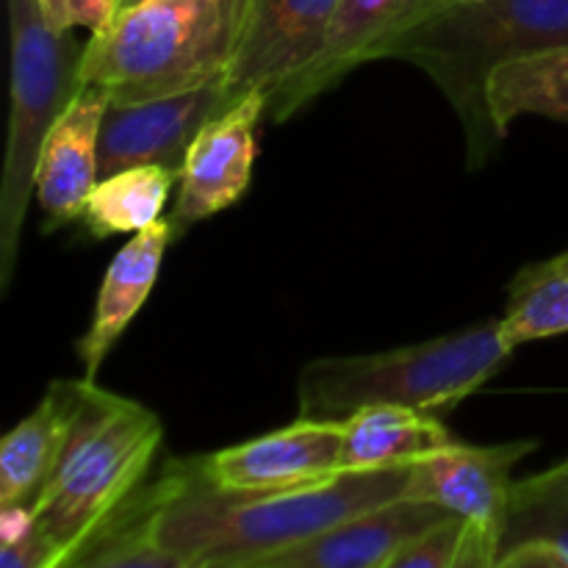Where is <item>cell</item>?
Wrapping results in <instances>:
<instances>
[{
	"instance_id": "1",
	"label": "cell",
	"mask_w": 568,
	"mask_h": 568,
	"mask_svg": "<svg viewBox=\"0 0 568 568\" xmlns=\"http://www.w3.org/2000/svg\"><path fill=\"white\" fill-rule=\"evenodd\" d=\"M414 466L342 471L277 494L216 491L194 460L155 477L150 536L194 568L244 566L292 549L342 521L405 499Z\"/></svg>"
},
{
	"instance_id": "2",
	"label": "cell",
	"mask_w": 568,
	"mask_h": 568,
	"mask_svg": "<svg viewBox=\"0 0 568 568\" xmlns=\"http://www.w3.org/2000/svg\"><path fill=\"white\" fill-rule=\"evenodd\" d=\"M558 48H568V0H447L394 37L381 59L433 78L464 125L469 166L480 170L503 139L488 111V78Z\"/></svg>"
},
{
	"instance_id": "3",
	"label": "cell",
	"mask_w": 568,
	"mask_h": 568,
	"mask_svg": "<svg viewBox=\"0 0 568 568\" xmlns=\"http://www.w3.org/2000/svg\"><path fill=\"white\" fill-rule=\"evenodd\" d=\"M253 0H139L114 11L83 48V83L114 103H142L220 81Z\"/></svg>"
},
{
	"instance_id": "4",
	"label": "cell",
	"mask_w": 568,
	"mask_h": 568,
	"mask_svg": "<svg viewBox=\"0 0 568 568\" xmlns=\"http://www.w3.org/2000/svg\"><path fill=\"white\" fill-rule=\"evenodd\" d=\"M514 355L499 320L410 347L311 361L297 383L303 419L344 422L372 405L444 416L486 386Z\"/></svg>"
},
{
	"instance_id": "5",
	"label": "cell",
	"mask_w": 568,
	"mask_h": 568,
	"mask_svg": "<svg viewBox=\"0 0 568 568\" xmlns=\"http://www.w3.org/2000/svg\"><path fill=\"white\" fill-rule=\"evenodd\" d=\"M161 442L153 410L89 383L64 453L33 503L37 527L67 560L136 497Z\"/></svg>"
},
{
	"instance_id": "6",
	"label": "cell",
	"mask_w": 568,
	"mask_h": 568,
	"mask_svg": "<svg viewBox=\"0 0 568 568\" xmlns=\"http://www.w3.org/2000/svg\"><path fill=\"white\" fill-rule=\"evenodd\" d=\"M9 136L0 178V294L9 292L42 144L83 89V48L55 28L39 0H9Z\"/></svg>"
},
{
	"instance_id": "7",
	"label": "cell",
	"mask_w": 568,
	"mask_h": 568,
	"mask_svg": "<svg viewBox=\"0 0 568 568\" xmlns=\"http://www.w3.org/2000/svg\"><path fill=\"white\" fill-rule=\"evenodd\" d=\"M344 422L303 419L194 460L216 491L277 494L342 475Z\"/></svg>"
},
{
	"instance_id": "8",
	"label": "cell",
	"mask_w": 568,
	"mask_h": 568,
	"mask_svg": "<svg viewBox=\"0 0 568 568\" xmlns=\"http://www.w3.org/2000/svg\"><path fill=\"white\" fill-rule=\"evenodd\" d=\"M225 109L222 78L192 92L166 94L142 103L111 100L100 125V178L116 175L131 166L153 164L175 172L181 181L194 139Z\"/></svg>"
},
{
	"instance_id": "9",
	"label": "cell",
	"mask_w": 568,
	"mask_h": 568,
	"mask_svg": "<svg viewBox=\"0 0 568 568\" xmlns=\"http://www.w3.org/2000/svg\"><path fill=\"white\" fill-rule=\"evenodd\" d=\"M442 3L447 0H338L322 50L303 72L266 98V116L272 122L294 116L355 67L381 59V50L394 37Z\"/></svg>"
},
{
	"instance_id": "10",
	"label": "cell",
	"mask_w": 568,
	"mask_h": 568,
	"mask_svg": "<svg viewBox=\"0 0 568 568\" xmlns=\"http://www.w3.org/2000/svg\"><path fill=\"white\" fill-rule=\"evenodd\" d=\"M338 0H253L242 42L222 75L225 105L250 92L270 98L322 50Z\"/></svg>"
},
{
	"instance_id": "11",
	"label": "cell",
	"mask_w": 568,
	"mask_h": 568,
	"mask_svg": "<svg viewBox=\"0 0 568 568\" xmlns=\"http://www.w3.org/2000/svg\"><path fill=\"white\" fill-rule=\"evenodd\" d=\"M266 116V94L250 92L216 114L194 139L181 172L172 227L181 239L194 222L220 214L250 186L255 164V136Z\"/></svg>"
},
{
	"instance_id": "12",
	"label": "cell",
	"mask_w": 568,
	"mask_h": 568,
	"mask_svg": "<svg viewBox=\"0 0 568 568\" xmlns=\"http://www.w3.org/2000/svg\"><path fill=\"white\" fill-rule=\"evenodd\" d=\"M532 449L536 442H510L494 447L455 442L453 447L414 464L405 497L438 505L469 525L499 532L514 488L510 471Z\"/></svg>"
},
{
	"instance_id": "13",
	"label": "cell",
	"mask_w": 568,
	"mask_h": 568,
	"mask_svg": "<svg viewBox=\"0 0 568 568\" xmlns=\"http://www.w3.org/2000/svg\"><path fill=\"white\" fill-rule=\"evenodd\" d=\"M109 103L111 94L103 87L83 83L81 92L72 98L44 139L37 161V183H33V192L44 211V233L83 220L89 194L100 181L98 144Z\"/></svg>"
},
{
	"instance_id": "14",
	"label": "cell",
	"mask_w": 568,
	"mask_h": 568,
	"mask_svg": "<svg viewBox=\"0 0 568 568\" xmlns=\"http://www.w3.org/2000/svg\"><path fill=\"white\" fill-rule=\"evenodd\" d=\"M444 508L419 499H397L392 505L342 521L292 549L255 560V568H381L405 541L442 525Z\"/></svg>"
},
{
	"instance_id": "15",
	"label": "cell",
	"mask_w": 568,
	"mask_h": 568,
	"mask_svg": "<svg viewBox=\"0 0 568 568\" xmlns=\"http://www.w3.org/2000/svg\"><path fill=\"white\" fill-rule=\"evenodd\" d=\"M170 242H175L172 220H159L139 231L109 264L98 294L92 327L78 344V355L83 361V381L94 383L111 347L120 342L133 316L148 303Z\"/></svg>"
},
{
	"instance_id": "16",
	"label": "cell",
	"mask_w": 568,
	"mask_h": 568,
	"mask_svg": "<svg viewBox=\"0 0 568 568\" xmlns=\"http://www.w3.org/2000/svg\"><path fill=\"white\" fill-rule=\"evenodd\" d=\"M89 381H55L42 403L0 442V508L31 505L48 486Z\"/></svg>"
},
{
	"instance_id": "17",
	"label": "cell",
	"mask_w": 568,
	"mask_h": 568,
	"mask_svg": "<svg viewBox=\"0 0 568 568\" xmlns=\"http://www.w3.org/2000/svg\"><path fill=\"white\" fill-rule=\"evenodd\" d=\"M458 438L438 416L399 405H372L344 419L342 471H372L414 466Z\"/></svg>"
},
{
	"instance_id": "18",
	"label": "cell",
	"mask_w": 568,
	"mask_h": 568,
	"mask_svg": "<svg viewBox=\"0 0 568 568\" xmlns=\"http://www.w3.org/2000/svg\"><path fill=\"white\" fill-rule=\"evenodd\" d=\"M488 111L505 136L525 114L568 122V48L510 61L488 78Z\"/></svg>"
},
{
	"instance_id": "19",
	"label": "cell",
	"mask_w": 568,
	"mask_h": 568,
	"mask_svg": "<svg viewBox=\"0 0 568 568\" xmlns=\"http://www.w3.org/2000/svg\"><path fill=\"white\" fill-rule=\"evenodd\" d=\"M175 181V172L153 164L131 166L116 175L100 178L94 192L89 194L83 225L94 239L144 231L159 222Z\"/></svg>"
},
{
	"instance_id": "20",
	"label": "cell",
	"mask_w": 568,
	"mask_h": 568,
	"mask_svg": "<svg viewBox=\"0 0 568 568\" xmlns=\"http://www.w3.org/2000/svg\"><path fill=\"white\" fill-rule=\"evenodd\" d=\"M155 491V480L144 483L136 497L61 568H194L150 536Z\"/></svg>"
},
{
	"instance_id": "21",
	"label": "cell",
	"mask_w": 568,
	"mask_h": 568,
	"mask_svg": "<svg viewBox=\"0 0 568 568\" xmlns=\"http://www.w3.org/2000/svg\"><path fill=\"white\" fill-rule=\"evenodd\" d=\"M499 331L514 349L568 333V253L525 266L514 277Z\"/></svg>"
},
{
	"instance_id": "22",
	"label": "cell",
	"mask_w": 568,
	"mask_h": 568,
	"mask_svg": "<svg viewBox=\"0 0 568 568\" xmlns=\"http://www.w3.org/2000/svg\"><path fill=\"white\" fill-rule=\"evenodd\" d=\"M541 544L568 558V469L541 471L514 483L499 530V555L508 549Z\"/></svg>"
},
{
	"instance_id": "23",
	"label": "cell",
	"mask_w": 568,
	"mask_h": 568,
	"mask_svg": "<svg viewBox=\"0 0 568 568\" xmlns=\"http://www.w3.org/2000/svg\"><path fill=\"white\" fill-rule=\"evenodd\" d=\"M466 521L458 516H449L442 525L430 527L422 536L405 541L397 552L386 558L381 568H449L458 552L460 536H464Z\"/></svg>"
},
{
	"instance_id": "24",
	"label": "cell",
	"mask_w": 568,
	"mask_h": 568,
	"mask_svg": "<svg viewBox=\"0 0 568 568\" xmlns=\"http://www.w3.org/2000/svg\"><path fill=\"white\" fill-rule=\"evenodd\" d=\"M39 6L55 28H89L92 33L100 31L116 11V0H39Z\"/></svg>"
},
{
	"instance_id": "25",
	"label": "cell",
	"mask_w": 568,
	"mask_h": 568,
	"mask_svg": "<svg viewBox=\"0 0 568 568\" xmlns=\"http://www.w3.org/2000/svg\"><path fill=\"white\" fill-rule=\"evenodd\" d=\"M64 560V552L39 527L20 541L0 544V568H61Z\"/></svg>"
},
{
	"instance_id": "26",
	"label": "cell",
	"mask_w": 568,
	"mask_h": 568,
	"mask_svg": "<svg viewBox=\"0 0 568 568\" xmlns=\"http://www.w3.org/2000/svg\"><path fill=\"white\" fill-rule=\"evenodd\" d=\"M499 558V532L466 521L458 552L449 568H494Z\"/></svg>"
},
{
	"instance_id": "27",
	"label": "cell",
	"mask_w": 568,
	"mask_h": 568,
	"mask_svg": "<svg viewBox=\"0 0 568 568\" xmlns=\"http://www.w3.org/2000/svg\"><path fill=\"white\" fill-rule=\"evenodd\" d=\"M494 568H568V558L541 544H525L499 555Z\"/></svg>"
},
{
	"instance_id": "28",
	"label": "cell",
	"mask_w": 568,
	"mask_h": 568,
	"mask_svg": "<svg viewBox=\"0 0 568 568\" xmlns=\"http://www.w3.org/2000/svg\"><path fill=\"white\" fill-rule=\"evenodd\" d=\"M205 568H255L253 564H244V566H205Z\"/></svg>"
},
{
	"instance_id": "29",
	"label": "cell",
	"mask_w": 568,
	"mask_h": 568,
	"mask_svg": "<svg viewBox=\"0 0 568 568\" xmlns=\"http://www.w3.org/2000/svg\"><path fill=\"white\" fill-rule=\"evenodd\" d=\"M133 3H139V0H122L120 9H128V6H133ZM120 9H116V11H120Z\"/></svg>"
},
{
	"instance_id": "30",
	"label": "cell",
	"mask_w": 568,
	"mask_h": 568,
	"mask_svg": "<svg viewBox=\"0 0 568 568\" xmlns=\"http://www.w3.org/2000/svg\"><path fill=\"white\" fill-rule=\"evenodd\" d=\"M560 466H564V469H568V460H564V464H560Z\"/></svg>"
},
{
	"instance_id": "31",
	"label": "cell",
	"mask_w": 568,
	"mask_h": 568,
	"mask_svg": "<svg viewBox=\"0 0 568 568\" xmlns=\"http://www.w3.org/2000/svg\"><path fill=\"white\" fill-rule=\"evenodd\" d=\"M120 3H122V0H116V9H120Z\"/></svg>"
}]
</instances>
